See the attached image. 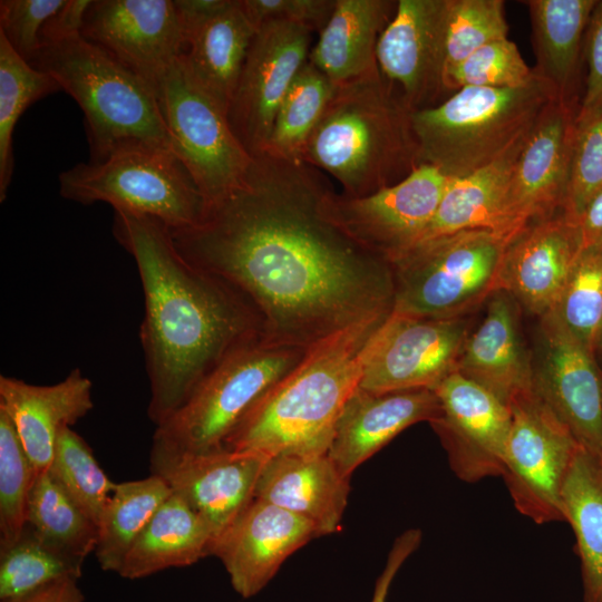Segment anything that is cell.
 <instances>
[{
	"label": "cell",
	"mask_w": 602,
	"mask_h": 602,
	"mask_svg": "<svg viewBox=\"0 0 602 602\" xmlns=\"http://www.w3.org/2000/svg\"><path fill=\"white\" fill-rule=\"evenodd\" d=\"M585 81L581 105H589L602 97V0L591 12L584 37Z\"/></svg>",
	"instance_id": "46"
},
{
	"label": "cell",
	"mask_w": 602,
	"mask_h": 602,
	"mask_svg": "<svg viewBox=\"0 0 602 602\" xmlns=\"http://www.w3.org/2000/svg\"><path fill=\"white\" fill-rule=\"evenodd\" d=\"M152 89L176 155L206 205L230 193L242 182L253 156L233 133L226 110L194 79L181 57Z\"/></svg>",
	"instance_id": "10"
},
{
	"label": "cell",
	"mask_w": 602,
	"mask_h": 602,
	"mask_svg": "<svg viewBox=\"0 0 602 602\" xmlns=\"http://www.w3.org/2000/svg\"><path fill=\"white\" fill-rule=\"evenodd\" d=\"M91 3L93 0H66L43 25L40 35L42 46L81 35L85 17Z\"/></svg>",
	"instance_id": "47"
},
{
	"label": "cell",
	"mask_w": 602,
	"mask_h": 602,
	"mask_svg": "<svg viewBox=\"0 0 602 602\" xmlns=\"http://www.w3.org/2000/svg\"><path fill=\"white\" fill-rule=\"evenodd\" d=\"M580 106L554 98L525 137L507 193L509 212L521 230L563 210Z\"/></svg>",
	"instance_id": "19"
},
{
	"label": "cell",
	"mask_w": 602,
	"mask_h": 602,
	"mask_svg": "<svg viewBox=\"0 0 602 602\" xmlns=\"http://www.w3.org/2000/svg\"><path fill=\"white\" fill-rule=\"evenodd\" d=\"M330 188L318 168L262 152L197 224L169 230L184 258L240 297L263 337L309 349L389 317L395 302L391 263L323 213Z\"/></svg>",
	"instance_id": "1"
},
{
	"label": "cell",
	"mask_w": 602,
	"mask_h": 602,
	"mask_svg": "<svg viewBox=\"0 0 602 602\" xmlns=\"http://www.w3.org/2000/svg\"><path fill=\"white\" fill-rule=\"evenodd\" d=\"M599 602H602V595H601V598H600Z\"/></svg>",
	"instance_id": "53"
},
{
	"label": "cell",
	"mask_w": 602,
	"mask_h": 602,
	"mask_svg": "<svg viewBox=\"0 0 602 602\" xmlns=\"http://www.w3.org/2000/svg\"><path fill=\"white\" fill-rule=\"evenodd\" d=\"M582 249L579 224L563 211L533 222L505 250L501 289L543 318L556 305Z\"/></svg>",
	"instance_id": "22"
},
{
	"label": "cell",
	"mask_w": 602,
	"mask_h": 602,
	"mask_svg": "<svg viewBox=\"0 0 602 602\" xmlns=\"http://www.w3.org/2000/svg\"><path fill=\"white\" fill-rule=\"evenodd\" d=\"M81 36L151 87L182 56L184 33L172 0H97Z\"/></svg>",
	"instance_id": "17"
},
{
	"label": "cell",
	"mask_w": 602,
	"mask_h": 602,
	"mask_svg": "<svg viewBox=\"0 0 602 602\" xmlns=\"http://www.w3.org/2000/svg\"><path fill=\"white\" fill-rule=\"evenodd\" d=\"M452 177L430 165L362 197L328 191L326 216L353 241L391 262L409 250L434 219Z\"/></svg>",
	"instance_id": "12"
},
{
	"label": "cell",
	"mask_w": 602,
	"mask_h": 602,
	"mask_svg": "<svg viewBox=\"0 0 602 602\" xmlns=\"http://www.w3.org/2000/svg\"><path fill=\"white\" fill-rule=\"evenodd\" d=\"M81 108L90 162L134 144L175 151L152 87L81 35L43 45L30 62Z\"/></svg>",
	"instance_id": "5"
},
{
	"label": "cell",
	"mask_w": 602,
	"mask_h": 602,
	"mask_svg": "<svg viewBox=\"0 0 602 602\" xmlns=\"http://www.w3.org/2000/svg\"><path fill=\"white\" fill-rule=\"evenodd\" d=\"M113 232L133 256L143 287L139 334L151 388L147 414L158 426L261 330L240 297L182 255L162 221L115 211Z\"/></svg>",
	"instance_id": "2"
},
{
	"label": "cell",
	"mask_w": 602,
	"mask_h": 602,
	"mask_svg": "<svg viewBox=\"0 0 602 602\" xmlns=\"http://www.w3.org/2000/svg\"><path fill=\"white\" fill-rule=\"evenodd\" d=\"M61 90L45 71L23 59L0 33V201L13 173L12 135L22 113L35 101Z\"/></svg>",
	"instance_id": "35"
},
{
	"label": "cell",
	"mask_w": 602,
	"mask_h": 602,
	"mask_svg": "<svg viewBox=\"0 0 602 602\" xmlns=\"http://www.w3.org/2000/svg\"><path fill=\"white\" fill-rule=\"evenodd\" d=\"M337 0H240V4L258 30L270 21H289L312 32L326 27Z\"/></svg>",
	"instance_id": "45"
},
{
	"label": "cell",
	"mask_w": 602,
	"mask_h": 602,
	"mask_svg": "<svg viewBox=\"0 0 602 602\" xmlns=\"http://www.w3.org/2000/svg\"><path fill=\"white\" fill-rule=\"evenodd\" d=\"M256 31L240 0H231L226 8L185 40L182 60L226 114Z\"/></svg>",
	"instance_id": "31"
},
{
	"label": "cell",
	"mask_w": 602,
	"mask_h": 602,
	"mask_svg": "<svg viewBox=\"0 0 602 602\" xmlns=\"http://www.w3.org/2000/svg\"><path fill=\"white\" fill-rule=\"evenodd\" d=\"M309 349L259 334L230 353L190 398L156 426L149 457L221 449L249 411Z\"/></svg>",
	"instance_id": "7"
},
{
	"label": "cell",
	"mask_w": 602,
	"mask_h": 602,
	"mask_svg": "<svg viewBox=\"0 0 602 602\" xmlns=\"http://www.w3.org/2000/svg\"><path fill=\"white\" fill-rule=\"evenodd\" d=\"M388 318L352 326L309 348L249 411L223 448L269 458L327 454L337 419L359 387L370 346Z\"/></svg>",
	"instance_id": "3"
},
{
	"label": "cell",
	"mask_w": 602,
	"mask_h": 602,
	"mask_svg": "<svg viewBox=\"0 0 602 602\" xmlns=\"http://www.w3.org/2000/svg\"><path fill=\"white\" fill-rule=\"evenodd\" d=\"M214 533L205 521L174 493L159 506L118 571L137 580L171 567H184L212 555Z\"/></svg>",
	"instance_id": "30"
},
{
	"label": "cell",
	"mask_w": 602,
	"mask_h": 602,
	"mask_svg": "<svg viewBox=\"0 0 602 602\" xmlns=\"http://www.w3.org/2000/svg\"><path fill=\"white\" fill-rule=\"evenodd\" d=\"M66 0H1L0 33L27 61L32 62L42 43L41 30Z\"/></svg>",
	"instance_id": "44"
},
{
	"label": "cell",
	"mask_w": 602,
	"mask_h": 602,
	"mask_svg": "<svg viewBox=\"0 0 602 602\" xmlns=\"http://www.w3.org/2000/svg\"><path fill=\"white\" fill-rule=\"evenodd\" d=\"M534 77L508 38L484 45L450 69L444 78L446 98L465 87H517Z\"/></svg>",
	"instance_id": "43"
},
{
	"label": "cell",
	"mask_w": 602,
	"mask_h": 602,
	"mask_svg": "<svg viewBox=\"0 0 602 602\" xmlns=\"http://www.w3.org/2000/svg\"><path fill=\"white\" fill-rule=\"evenodd\" d=\"M268 459L253 452L221 448L149 458V467L205 521L216 540L254 499Z\"/></svg>",
	"instance_id": "20"
},
{
	"label": "cell",
	"mask_w": 602,
	"mask_h": 602,
	"mask_svg": "<svg viewBox=\"0 0 602 602\" xmlns=\"http://www.w3.org/2000/svg\"><path fill=\"white\" fill-rule=\"evenodd\" d=\"M318 536L308 520L254 497L217 536L212 555L223 563L234 591L250 599L290 555Z\"/></svg>",
	"instance_id": "21"
},
{
	"label": "cell",
	"mask_w": 602,
	"mask_h": 602,
	"mask_svg": "<svg viewBox=\"0 0 602 602\" xmlns=\"http://www.w3.org/2000/svg\"><path fill=\"white\" fill-rule=\"evenodd\" d=\"M0 602H85L78 580H64L27 595Z\"/></svg>",
	"instance_id": "50"
},
{
	"label": "cell",
	"mask_w": 602,
	"mask_h": 602,
	"mask_svg": "<svg viewBox=\"0 0 602 602\" xmlns=\"http://www.w3.org/2000/svg\"><path fill=\"white\" fill-rule=\"evenodd\" d=\"M467 336L463 317L391 313L373 338L359 388L371 392L433 390L457 370Z\"/></svg>",
	"instance_id": "13"
},
{
	"label": "cell",
	"mask_w": 602,
	"mask_h": 602,
	"mask_svg": "<svg viewBox=\"0 0 602 602\" xmlns=\"http://www.w3.org/2000/svg\"><path fill=\"white\" fill-rule=\"evenodd\" d=\"M91 389L90 379L78 368L49 386L0 377V409L12 420L38 474L50 466L60 433L94 408Z\"/></svg>",
	"instance_id": "24"
},
{
	"label": "cell",
	"mask_w": 602,
	"mask_h": 602,
	"mask_svg": "<svg viewBox=\"0 0 602 602\" xmlns=\"http://www.w3.org/2000/svg\"><path fill=\"white\" fill-rule=\"evenodd\" d=\"M445 0H398L377 45L380 74L410 111L446 99L443 86Z\"/></svg>",
	"instance_id": "18"
},
{
	"label": "cell",
	"mask_w": 602,
	"mask_h": 602,
	"mask_svg": "<svg viewBox=\"0 0 602 602\" xmlns=\"http://www.w3.org/2000/svg\"><path fill=\"white\" fill-rule=\"evenodd\" d=\"M511 241L486 230H467L419 243L390 263L392 313L459 318L501 289Z\"/></svg>",
	"instance_id": "8"
},
{
	"label": "cell",
	"mask_w": 602,
	"mask_h": 602,
	"mask_svg": "<svg viewBox=\"0 0 602 602\" xmlns=\"http://www.w3.org/2000/svg\"><path fill=\"white\" fill-rule=\"evenodd\" d=\"M172 494L165 480L154 474L116 483L98 525L94 552L103 571L118 573L138 536Z\"/></svg>",
	"instance_id": "33"
},
{
	"label": "cell",
	"mask_w": 602,
	"mask_h": 602,
	"mask_svg": "<svg viewBox=\"0 0 602 602\" xmlns=\"http://www.w3.org/2000/svg\"><path fill=\"white\" fill-rule=\"evenodd\" d=\"M602 352V328L598 340L596 353Z\"/></svg>",
	"instance_id": "52"
},
{
	"label": "cell",
	"mask_w": 602,
	"mask_h": 602,
	"mask_svg": "<svg viewBox=\"0 0 602 602\" xmlns=\"http://www.w3.org/2000/svg\"><path fill=\"white\" fill-rule=\"evenodd\" d=\"M561 504L581 561L584 602L602 595V456L582 446L565 476Z\"/></svg>",
	"instance_id": "32"
},
{
	"label": "cell",
	"mask_w": 602,
	"mask_h": 602,
	"mask_svg": "<svg viewBox=\"0 0 602 602\" xmlns=\"http://www.w3.org/2000/svg\"><path fill=\"white\" fill-rule=\"evenodd\" d=\"M350 478L327 454L271 457L259 477L254 497L311 522L319 535L339 532Z\"/></svg>",
	"instance_id": "26"
},
{
	"label": "cell",
	"mask_w": 602,
	"mask_h": 602,
	"mask_svg": "<svg viewBox=\"0 0 602 602\" xmlns=\"http://www.w3.org/2000/svg\"><path fill=\"white\" fill-rule=\"evenodd\" d=\"M552 315L596 355L602 328V245L581 250Z\"/></svg>",
	"instance_id": "39"
},
{
	"label": "cell",
	"mask_w": 602,
	"mask_h": 602,
	"mask_svg": "<svg viewBox=\"0 0 602 602\" xmlns=\"http://www.w3.org/2000/svg\"><path fill=\"white\" fill-rule=\"evenodd\" d=\"M576 222L583 246L602 245V188L588 201Z\"/></svg>",
	"instance_id": "51"
},
{
	"label": "cell",
	"mask_w": 602,
	"mask_h": 602,
	"mask_svg": "<svg viewBox=\"0 0 602 602\" xmlns=\"http://www.w3.org/2000/svg\"><path fill=\"white\" fill-rule=\"evenodd\" d=\"M541 320L533 391L582 447L602 456V370L596 355L552 315Z\"/></svg>",
	"instance_id": "16"
},
{
	"label": "cell",
	"mask_w": 602,
	"mask_h": 602,
	"mask_svg": "<svg viewBox=\"0 0 602 602\" xmlns=\"http://www.w3.org/2000/svg\"><path fill=\"white\" fill-rule=\"evenodd\" d=\"M311 39L308 28L282 20L255 32L227 109L233 133L252 156L266 149L280 104L309 58Z\"/></svg>",
	"instance_id": "14"
},
{
	"label": "cell",
	"mask_w": 602,
	"mask_h": 602,
	"mask_svg": "<svg viewBox=\"0 0 602 602\" xmlns=\"http://www.w3.org/2000/svg\"><path fill=\"white\" fill-rule=\"evenodd\" d=\"M421 537L419 528H409L397 536L389 551L386 565L377 579L371 602H386L396 574L405 561L418 548Z\"/></svg>",
	"instance_id": "48"
},
{
	"label": "cell",
	"mask_w": 602,
	"mask_h": 602,
	"mask_svg": "<svg viewBox=\"0 0 602 602\" xmlns=\"http://www.w3.org/2000/svg\"><path fill=\"white\" fill-rule=\"evenodd\" d=\"M334 89L336 85L308 59L280 104L264 152L284 159L301 161L304 145Z\"/></svg>",
	"instance_id": "36"
},
{
	"label": "cell",
	"mask_w": 602,
	"mask_h": 602,
	"mask_svg": "<svg viewBox=\"0 0 602 602\" xmlns=\"http://www.w3.org/2000/svg\"><path fill=\"white\" fill-rule=\"evenodd\" d=\"M602 188V97L581 105L574 119L571 167L563 212L576 221L588 201Z\"/></svg>",
	"instance_id": "42"
},
{
	"label": "cell",
	"mask_w": 602,
	"mask_h": 602,
	"mask_svg": "<svg viewBox=\"0 0 602 602\" xmlns=\"http://www.w3.org/2000/svg\"><path fill=\"white\" fill-rule=\"evenodd\" d=\"M526 135L487 166L452 178L434 219L412 246L467 230H486L508 241L515 239L523 230L509 212L507 193Z\"/></svg>",
	"instance_id": "27"
},
{
	"label": "cell",
	"mask_w": 602,
	"mask_h": 602,
	"mask_svg": "<svg viewBox=\"0 0 602 602\" xmlns=\"http://www.w3.org/2000/svg\"><path fill=\"white\" fill-rule=\"evenodd\" d=\"M440 416L431 423L463 482L502 476L511 428L509 405L457 370L434 389Z\"/></svg>",
	"instance_id": "15"
},
{
	"label": "cell",
	"mask_w": 602,
	"mask_h": 602,
	"mask_svg": "<svg viewBox=\"0 0 602 602\" xmlns=\"http://www.w3.org/2000/svg\"><path fill=\"white\" fill-rule=\"evenodd\" d=\"M502 476L515 508L536 524L564 521L561 491L580 444L533 391L509 404Z\"/></svg>",
	"instance_id": "11"
},
{
	"label": "cell",
	"mask_w": 602,
	"mask_h": 602,
	"mask_svg": "<svg viewBox=\"0 0 602 602\" xmlns=\"http://www.w3.org/2000/svg\"><path fill=\"white\" fill-rule=\"evenodd\" d=\"M37 475L12 420L0 409V552L12 546L25 530Z\"/></svg>",
	"instance_id": "41"
},
{
	"label": "cell",
	"mask_w": 602,
	"mask_h": 602,
	"mask_svg": "<svg viewBox=\"0 0 602 602\" xmlns=\"http://www.w3.org/2000/svg\"><path fill=\"white\" fill-rule=\"evenodd\" d=\"M536 65L559 99L581 105L584 94V37L596 0H526Z\"/></svg>",
	"instance_id": "28"
},
{
	"label": "cell",
	"mask_w": 602,
	"mask_h": 602,
	"mask_svg": "<svg viewBox=\"0 0 602 602\" xmlns=\"http://www.w3.org/2000/svg\"><path fill=\"white\" fill-rule=\"evenodd\" d=\"M504 7L503 0H445L443 86L446 74L475 50L507 38Z\"/></svg>",
	"instance_id": "40"
},
{
	"label": "cell",
	"mask_w": 602,
	"mask_h": 602,
	"mask_svg": "<svg viewBox=\"0 0 602 602\" xmlns=\"http://www.w3.org/2000/svg\"><path fill=\"white\" fill-rule=\"evenodd\" d=\"M554 98V89L534 74L517 87H465L414 111L420 164L452 178L485 167L522 139Z\"/></svg>",
	"instance_id": "6"
},
{
	"label": "cell",
	"mask_w": 602,
	"mask_h": 602,
	"mask_svg": "<svg viewBox=\"0 0 602 602\" xmlns=\"http://www.w3.org/2000/svg\"><path fill=\"white\" fill-rule=\"evenodd\" d=\"M397 7V0H337L309 61L336 86L378 71V40Z\"/></svg>",
	"instance_id": "29"
},
{
	"label": "cell",
	"mask_w": 602,
	"mask_h": 602,
	"mask_svg": "<svg viewBox=\"0 0 602 602\" xmlns=\"http://www.w3.org/2000/svg\"><path fill=\"white\" fill-rule=\"evenodd\" d=\"M231 0H174L184 41L227 7Z\"/></svg>",
	"instance_id": "49"
},
{
	"label": "cell",
	"mask_w": 602,
	"mask_h": 602,
	"mask_svg": "<svg viewBox=\"0 0 602 602\" xmlns=\"http://www.w3.org/2000/svg\"><path fill=\"white\" fill-rule=\"evenodd\" d=\"M59 193L80 204L104 202L115 211L148 215L171 230L197 224L206 201L172 149L134 144L100 162L79 163L60 173Z\"/></svg>",
	"instance_id": "9"
},
{
	"label": "cell",
	"mask_w": 602,
	"mask_h": 602,
	"mask_svg": "<svg viewBox=\"0 0 602 602\" xmlns=\"http://www.w3.org/2000/svg\"><path fill=\"white\" fill-rule=\"evenodd\" d=\"M411 114L380 70L338 85L301 161L331 175L350 197L392 186L421 165Z\"/></svg>",
	"instance_id": "4"
},
{
	"label": "cell",
	"mask_w": 602,
	"mask_h": 602,
	"mask_svg": "<svg viewBox=\"0 0 602 602\" xmlns=\"http://www.w3.org/2000/svg\"><path fill=\"white\" fill-rule=\"evenodd\" d=\"M26 525L46 544L82 561L97 546L98 526L47 472L33 482Z\"/></svg>",
	"instance_id": "34"
},
{
	"label": "cell",
	"mask_w": 602,
	"mask_h": 602,
	"mask_svg": "<svg viewBox=\"0 0 602 602\" xmlns=\"http://www.w3.org/2000/svg\"><path fill=\"white\" fill-rule=\"evenodd\" d=\"M440 416L431 389L371 392L357 388L343 406L327 455L347 477L402 430Z\"/></svg>",
	"instance_id": "23"
},
{
	"label": "cell",
	"mask_w": 602,
	"mask_h": 602,
	"mask_svg": "<svg viewBox=\"0 0 602 602\" xmlns=\"http://www.w3.org/2000/svg\"><path fill=\"white\" fill-rule=\"evenodd\" d=\"M488 300L483 321L465 340L457 371L509 405L533 390L534 363L521 333L517 301L504 290Z\"/></svg>",
	"instance_id": "25"
},
{
	"label": "cell",
	"mask_w": 602,
	"mask_h": 602,
	"mask_svg": "<svg viewBox=\"0 0 602 602\" xmlns=\"http://www.w3.org/2000/svg\"><path fill=\"white\" fill-rule=\"evenodd\" d=\"M84 561L41 541L27 525L20 538L0 552V601L17 599L64 580H79Z\"/></svg>",
	"instance_id": "37"
},
{
	"label": "cell",
	"mask_w": 602,
	"mask_h": 602,
	"mask_svg": "<svg viewBox=\"0 0 602 602\" xmlns=\"http://www.w3.org/2000/svg\"><path fill=\"white\" fill-rule=\"evenodd\" d=\"M46 472L98 526L116 483L108 478L89 445L71 427L60 433Z\"/></svg>",
	"instance_id": "38"
}]
</instances>
